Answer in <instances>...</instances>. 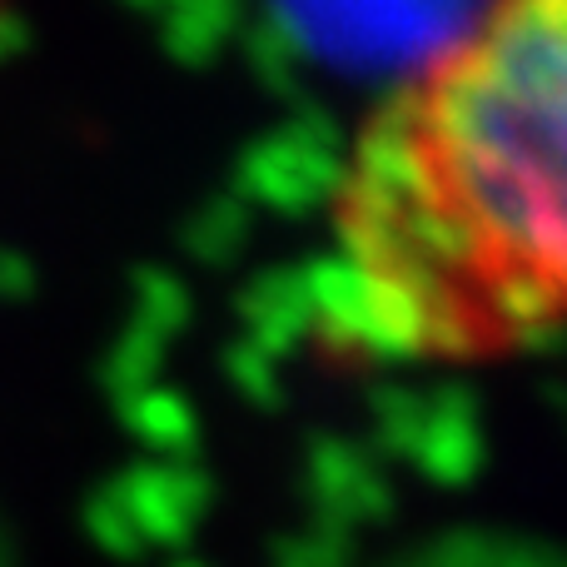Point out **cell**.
<instances>
[{
	"mask_svg": "<svg viewBox=\"0 0 567 567\" xmlns=\"http://www.w3.org/2000/svg\"><path fill=\"white\" fill-rule=\"evenodd\" d=\"M353 343L498 359L567 329V0H488L363 125L333 209Z\"/></svg>",
	"mask_w": 567,
	"mask_h": 567,
	"instance_id": "cell-1",
	"label": "cell"
},
{
	"mask_svg": "<svg viewBox=\"0 0 567 567\" xmlns=\"http://www.w3.org/2000/svg\"><path fill=\"white\" fill-rule=\"evenodd\" d=\"M319 55L343 65H409L439 60L488 0H275Z\"/></svg>",
	"mask_w": 567,
	"mask_h": 567,
	"instance_id": "cell-2",
	"label": "cell"
}]
</instances>
